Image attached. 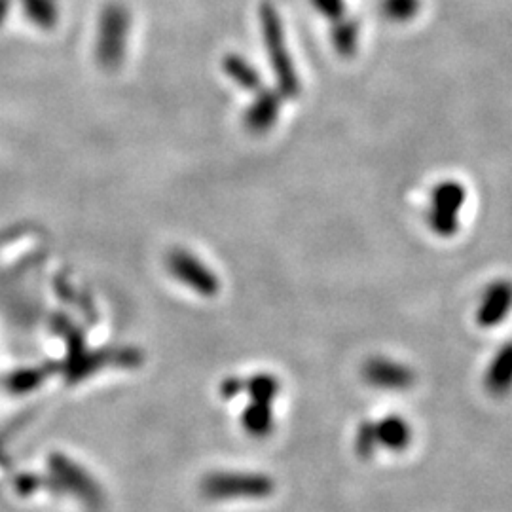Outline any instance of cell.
<instances>
[{"label":"cell","instance_id":"1","mask_svg":"<svg viewBox=\"0 0 512 512\" xmlns=\"http://www.w3.org/2000/svg\"><path fill=\"white\" fill-rule=\"evenodd\" d=\"M260 23H262V37L266 42V52L270 57L275 80H277V92L285 99H296L300 93V78L294 67L293 57L289 54L287 40L283 33V23L274 8V4L264 2L260 6Z\"/></svg>","mask_w":512,"mask_h":512},{"label":"cell","instance_id":"2","mask_svg":"<svg viewBox=\"0 0 512 512\" xmlns=\"http://www.w3.org/2000/svg\"><path fill=\"white\" fill-rule=\"evenodd\" d=\"M131 33V14L120 2L105 6L99 18V33L95 42V57L99 65L107 71H114L122 65L128 52Z\"/></svg>","mask_w":512,"mask_h":512},{"label":"cell","instance_id":"3","mask_svg":"<svg viewBox=\"0 0 512 512\" xmlns=\"http://www.w3.org/2000/svg\"><path fill=\"white\" fill-rule=\"evenodd\" d=\"M285 97L277 90H260L256 92L255 101L249 105V109L243 114L245 128L253 133H264L274 128L275 122L279 120L281 105Z\"/></svg>","mask_w":512,"mask_h":512},{"label":"cell","instance_id":"4","mask_svg":"<svg viewBox=\"0 0 512 512\" xmlns=\"http://www.w3.org/2000/svg\"><path fill=\"white\" fill-rule=\"evenodd\" d=\"M222 69L228 74L230 80H234L238 86L247 92H260L264 90V82L255 67L238 54H228L222 59Z\"/></svg>","mask_w":512,"mask_h":512},{"label":"cell","instance_id":"5","mask_svg":"<svg viewBox=\"0 0 512 512\" xmlns=\"http://www.w3.org/2000/svg\"><path fill=\"white\" fill-rule=\"evenodd\" d=\"M359 23L357 19L342 18L332 23V44L334 50L342 57H351L357 52V44H359Z\"/></svg>","mask_w":512,"mask_h":512},{"label":"cell","instance_id":"6","mask_svg":"<svg viewBox=\"0 0 512 512\" xmlns=\"http://www.w3.org/2000/svg\"><path fill=\"white\" fill-rule=\"evenodd\" d=\"M25 18L40 29H54L59 21L57 0H19Z\"/></svg>","mask_w":512,"mask_h":512},{"label":"cell","instance_id":"7","mask_svg":"<svg viewBox=\"0 0 512 512\" xmlns=\"http://www.w3.org/2000/svg\"><path fill=\"white\" fill-rule=\"evenodd\" d=\"M421 0H382L380 12L385 19L404 23L416 18L420 12Z\"/></svg>","mask_w":512,"mask_h":512},{"label":"cell","instance_id":"8","mask_svg":"<svg viewBox=\"0 0 512 512\" xmlns=\"http://www.w3.org/2000/svg\"><path fill=\"white\" fill-rule=\"evenodd\" d=\"M313 8L332 23L346 18V0H311Z\"/></svg>","mask_w":512,"mask_h":512},{"label":"cell","instance_id":"9","mask_svg":"<svg viewBox=\"0 0 512 512\" xmlns=\"http://www.w3.org/2000/svg\"><path fill=\"white\" fill-rule=\"evenodd\" d=\"M10 0H0V23L6 19V12H8Z\"/></svg>","mask_w":512,"mask_h":512}]
</instances>
